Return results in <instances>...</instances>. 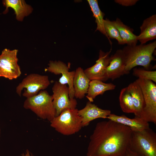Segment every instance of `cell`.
Listing matches in <instances>:
<instances>
[{
  "label": "cell",
  "mask_w": 156,
  "mask_h": 156,
  "mask_svg": "<svg viewBox=\"0 0 156 156\" xmlns=\"http://www.w3.org/2000/svg\"><path fill=\"white\" fill-rule=\"evenodd\" d=\"M132 131L129 127L109 120L96 125L86 156H125Z\"/></svg>",
  "instance_id": "cell-1"
},
{
  "label": "cell",
  "mask_w": 156,
  "mask_h": 156,
  "mask_svg": "<svg viewBox=\"0 0 156 156\" xmlns=\"http://www.w3.org/2000/svg\"><path fill=\"white\" fill-rule=\"evenodd\" d=\"M156 48V41L146 44L125 47L122 50L126 59L125 70L127 74L137 66H141L145 69L150 70L152 67L151 62L155 60L153 54Z\"/></svg>",
  "instance_id": "cell-2"
},
{
  "label": "cell",
  "mask_w": 156,
  "mask_h": 156,
  "mask_svg": "<svg viewBox=\"0 0 156 156\" xmlns=\"http://www.w3.org/2000/svg\"><path fill=\"white\" fill-rule=\"evenodd\" d=\"M23 107L31 110L41 119L50 122L56 117L52 96L46 90H41L36 95L27 98Z\"/></svg>",
  "instance_id": "cell-3"
},
{
  "label": "cell",
  "mask_w": 156,
  "mask_h": 156,
  "mask_svg": "<svg viewBox=\"0 0 156 156\" xmlns=\"http://www.w3.org/2000/svg\"><path fill=\"white\" fill-rule=\"evenodd\" d=\"M50 122L52 127L58 132L65 135L75 134L83 127L81 118L76 108L64 110Z\"/></svg>",
  "instance_id": "cell-4"
},
{
  "label": "cell",
  "mask_w": 156,
  "mask_h": 156,
  "mask_svg": "<svg viewBox=\"0 0 156 156\" xmlns=\"http://www.w3.org/2000/svg\"><path fill=\"white\" fill-rule=\"evenodd\" d=\"M129 148L145 156H156V133L150 128L132 131Z\"/></svg>",
  "instance_id": "cell-5"
},
{
  "label": "cell",
  "mask_w": 156,
  "mask_h": 156,
  "mask_svg": "<svg viewBox=\"0 0 156 156\" xmlns=\"http://www.w3.org/2000/svg\"><path fill=\"white\" fill-rule=\"evenodd\" d=\"M135 81L140 87L144 101V106L140 117L147 122L156 124V85L153 81L137 79Z\"/></svg>",
  "instance_id": "cell-6"
},
{
  "label": "cell",
  "mask_w": 156,
  "mask_h": 156,
  "mask_svg": "<svg viewBox=\"0 0 156 156\" xmlns=\"http://www.w3.org/2000/svg\"><path fill=\"white\" fill-rule=\"evenodd\" d=\"M50 84V82L47 75L31 73L24 78L18 84L16 88V92L21 96L22 91L24 89L23 96L27 98H29L46 89Z\"/></svg>",
  "instance_id": "cell-7"
},
{
  "label": "cell",
  "mask_w": 156,
  "mask_h": 156,
  "mask_svg": "<svg viewBox=\"0 0 156 156\" xmlns=\"http://www.w3.org/2000/svg\"><path fill=\"white\" fill-rule=\"evenodd\" d=\"M18 50L5 49L0 55V77L9 80L17 79L21 72L18 62Z\"/></svg>",
  "instance_id": "cell-8"
},
{
  "label": "cell",
  "mask_w": 156,
  "mask_h": 156,
  "mask_svg": "<svg viewBox=\"0 0 156 156\" xmlns=\"http://www.w3.org/2000/svg\"><path fill=\"white\" fill-rule=\"evenodd\" d=\"M52 90L53 102L56 111V116L59 115L64 110L76 108L77 105L76 100L74 98L70 99L69 91L66 84H63L56 81L54 84Z\"/></svg>",
  "instance_id": "cell-9"
},
{
  "label": "cell",
  "mask_w": 156,
  "mask_h": 156,
  "mask_svg": "<svg viewBox=\"0 0 156 156\" xmlns=\"http://www.w3.org/2000/svg\"><path fill=\"white\" fill-rule=\"evenodd\" d=\"M70 65L69 63L67 65L60 61H50L48 64V66L45 70L55 75L62 74L58 82L62 84L68 85L69 91V97L70 99H72L75 97L73 81L75 70L69 71Z\"/></svg>",
  "instance_id": "cell-10"
},
{
  "label": "cell",
  "mask_w": 156,
  "mask_h": 156,
  "mask_svg": "<svg viewBox=\"0 0 156 156\" xmlns=\"http://www.w3.org/2000/svg\"><path fill=\"white\" fill-rule=\"evenodd\" d=\"M111 51L112 48L109 51L106 52L100 50L99 58L96 63L84 70L85 74L90 81L96 80L105 82L108 79L106 69L109 63V55Z\"/></svg>",
  "instance_id": "cell-11"
},
{
  "label": "cell",
  "mask_w": 156,
  "mask_h": 156,
  "mask_svg": "<svg viewBox=\"0 0 156 156\" xmlns=\"http://www.w3.org/2000/svg\"><path fill=\"white\" fill-rule=\"evenodd\" d=\"M126 59L121 49L117 50L110 56V60L106 69V74L109 79L113 81L125 74Z\"/></svg>",
  "instance_id": "cell-12"
},
{
  "label": "cell",
  "mask_w": 156,
  "mask_h": 156,
  "mask_svg": "<svg viewBox=\"0 0 156 156\" xmlns=\"http://www.w3.org/2000/svg\"><path fill=\"white\" fill-rule=\"evenodd\" d=\"M78 113L82 118V127H84L88 126L91 121L96 119L106 118L111 114V111L102 109L88 101L84 107L78 110Z\"/></svg>",
  "instance_id": "cell-13"
},
{
  "label": "cell",
  "mask_w": 156,
  "mask_h": 156,
  "mask_svg": "<svg viewBox=\"0 0 156 156\" xmlns=\"http://www.w3.org/2000/svg\"><path fill=\"white\" fill-rule=\"evenodd\" d=\"M106 118L129 127L132 131H140L149 128L148 122L140 117L130 118L124 115L118 116L111 114Z\"/></svg>",
  "instance_id": "cell-14"
},
{
  "label": "cell",
  "mask_w": 156,
  "mask_h": 156,
  "mask_svg": "<svg viewBox=\"0 0 156 156\" xmlns=\"http://www.w3.org/2000/svg\"><path fill=\"white\" fill-rule=\"evenodd\" d=\"M2 2L6 8L3 13H7L8 8H11L14 11L16 20L20 21H23L24 18L29 15L33 10L32 7L24 0H4Z\"/></svg>",
  "instance_id": "cell-15"
},
{
  "label": "cell",
  "mask_w": 156,
  "mask_h": 156,
  "mask_svg": "<svg viewBox=\"0 0 156 156\" xmlns=\"http://www.w3.org/2000/svg\"><path fill=\"white\" fill-rule=\"evenodd\" d=\"M140 33L137 36L138 40L141 44L156 38V15L144 19L140 27Z\"/></svg>",
  "instance_id": "cell-16"
},
{
  "label": "cell",
  "mask_w": 156,
  "mask_h": 156,
  "mask_svg": "<svg viewBox=\"0 0 156 156\" xmlns=\"http://www.w3.org/2000/svg\"><path fill=\"white\" fill-rule=\"evenodd\" d=\"M90 81L83 68L79 67L76 69L73 81L75 97L79 99L84 97L87 93Z\"/></svg>",
  "instance_id": "cell-17"
},
{
  "label": "cell",
  "mask_w": 156,
  "mask_h": 156,
  "mask_svg": "<svg viewBox=\"0 0 156 156\" xmlns=\"http://www.w3.org/2000/svg\"><path fill=\"white\" fill-rule=\"evenodd\" d=\"M132 99L135 108L134 114L135 117H140L141 113L144 106V101L142 90L135 81L127 87Z\"/></svg>",
  "instance_id": "cell-18"
},
{
  "label": "cell",
  "mask_w": 156,
  "mask_h": 156,
  "mask_svg": "<svg viewBox=\"0 0 156 156\" xmlns=\"http://www.w3.org/2000/svg\"><path fill=\"white\" fill-rule=\"evenodd\" d=\"M116 86L112 83H106L98 80L90 81L86 97L89 101L92 102L96 97L102 95L106 91L114 90Z\"/></svg>",
  "instance_id": "cell-19"
},
{
  "label": "cell",
  "mask_w": 156,
  "mask_h": 156,
  "mask_svg": "<svg viewBox=\"0 0 156 156\" xmlns=\"http://www.w3.org/2000/svg\"><path fill=\"white\" fill-rule=\"evenodd\" d=\"M112 22L125 44L130 46L137 45L138 41L137 36L133 34L132 29L124 24L118 18Z\"/></svg>",
  "instance_id": "cell-20"
},
{
  "label": "cell",
  "mask_w": 156,
  "mask_h": 156,
  "mask_svg": "<svg viewBox=\"0 0 156 156\" xmlns=\"http://www.w3.org/2000/svg\"><path fill=\"white\" fill-rule=\"evenodd\" d=\"M91 10L93 13V16L95 18V22L97 24V27L95 31H99L107 38L111 45L112 42L107 36L105 31L104 26L105 14L102 12L99 7L98 1L97 0H88Z\"/></svg>",
  "instance_id": "cell-21"
},
{
  "label": "cell",
  "mask_w": 156,
  "mask_h": 156,
  "mask_svg": "<svg viewBox=\"0 0 156 156\" xmlns=\"http://www.w3.org/2000/svg\"><path fill=\"white\" fill-rule=\"evenodd\" d=\"M119 101L123 112L127 113H134L135 108L133 103L127 87L121 90L119 96Z\"/></svg>",
  "instance_id": "cell-22"
},
{
  "label": "cell",
  "mask_w": 156,
  "mask_h": 156,
  "mask_svg": "<svg viewBox=\"0 0 156 156\" xmlns=\"http://www.w3.org/2000/svg\"><path fill=\"white\" fill-rule=\"evenodd\" d=\"M104 26L106 33L109 39L116 40L119 44H125L121 37L118 31L114 25L112 21L106 18L104 20Z\"/></svg>",
  "instance_id": "cell-23"
},
{
  "label": "cell",
  "mask_w": 156,
  "mask_h": 156,
  "mask_svg": "<svg viewBox=\"0 0 156 156\" xmlns=\"http://www.w3.org/2000/svg\"><path fill=\"white\" fill-rule=\"evenodd\" d=\"M133 74L138 78L151 80L156 83V71H150L140 68L133 69Z\"/></svg>",
  "instance_id": "cell-24"
},
{
  "label": "cell",
  "mask_w": 156,
  "mask_h": 156,
  "mask_svg": "<svg viewBox=\"0 0 156 156\" xmlns=\"http://www.w3.org/2000/svg\"><path fill=\"white\" fill-rule=\"evenodd\" d=\"M138 1V0H116L115 2L122 6H128L134 5Z\"/></svg>",
  "instance_id": "cell-25"
},
{
  "label": "cell",
  "mask_w": 156,
  "mask_h": 156,
  "mask_svg": "<svg viewBox=\"0 0 156 156\" xmlns=\"http://www.w3.org/2000/svg\"><path fill=\"white\" fill-rule=\"evenodd\" d=\"M125 156H145L144 155L137 153L131 150L129 148L127 151Z\"/></svg>",
  "instance_id": "cell-26"
},
{
  "label": "cell",
  "mask_w": 156,
  "mask_h": 156,
  "mask_svg": "<svg viewBox=\"0 0 156 156\" xmlns=\"http://www.w3.org/2000/svg\"><path fill=\"white\" fill-rule=\"evenodd\" d=\"M21 156H34L27 149L25 153H23L21 155Z\"/></svg>",
  "instance_id": "cell-27"
},
{
  "label": "cell",
  "mask_w": 156,
  "mask_h": 156,
  "mask_svg": "<svg viewBox=\"0 0 156 156\" xmlns=\"http://www.w3.org/2000/svg\"><path fill=\"white\" fill-rule=\"evenodd\" d=\"M0 135H1V129L0 128Z\"/></svg>",
  "instance_id": "cell-28"
}]
</instances>
